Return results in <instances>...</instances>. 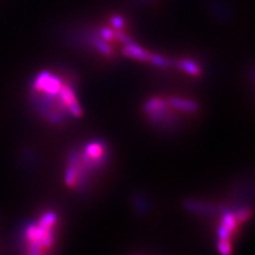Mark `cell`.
Segmentation results:
<instances>
[{
  "mask_svg": "<svg viewBox=\"0 0 255 255\" xmlns=\"http://www.w3.org/2000/svg\"><path fill=\"white\" fill-rule=\"evenodd\" d=\"M32 94L36 108L54 124L78 117L81 113L74 84L61 74L45 71L36 77Z\"/></svg>",
  "mask_w": 255,
  "mask_h": 255,
  "instance_id": "1",
  "label": "cell"
},
{
  "mask_svg": "<svg viewBox=\"0 0 255 255\" xmlns=\"http://www.w3.org/2000/svg\"><path fill=\"white\" fill-rule=\"evenodd\" d=\"M109 148L102 141L87 142L71 152L66 168L65 180L71 188L83 189L98 175L109 162Z\"/></svg>",
  "mask_w": 255,
  "mask_h": 255,
  "instance_id": "2",
  "label": "cell"
},
{
  "mask_svg": "<svg viewBox=\"0 0 255 255\" xmlns=\"http://www.w3.org/2000/svg\"><path fill=\"white\" fill-rule=\"evenodd\" d=\"M196 102L179 97H154L145 105V114L154 126L165 129L179 127L197 113Z\"/></svg>",
  "mask_w": 255,
  "mask_h": 255,
  "instance_id": "3",
  "label": "cell"
}]
</instances>
